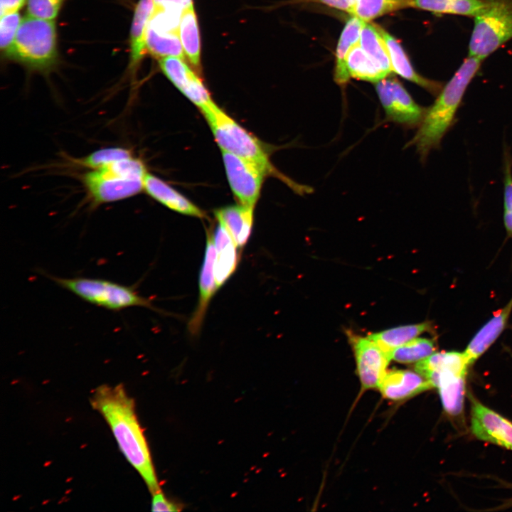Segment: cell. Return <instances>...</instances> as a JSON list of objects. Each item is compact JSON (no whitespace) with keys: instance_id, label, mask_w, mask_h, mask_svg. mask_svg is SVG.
Masks as SVG:
<instances>
[{"instance_id":"obj_1","label":"cell","mask_w":512,"mask_h":512,"mask_svg":"<svg viewBox=\"0 0 512 512\" xmlns=\"http://www.w3.org/2000/svg\"><path fill=\"white\" fill-rule=\"evenodd\" d=\"M110 426L127 460L140 474L151 494L160 491L144 432L135 413L134 402L122 385L97 387L90 398Z\"/></svg>"},{"instance_id":"obj_2","label":"cell","mask_w":512,"mask_h":512,"mask_svg":"<svg viewBox=\"0 0 512 512\" xmlns=\"http://www.w3.org/2000/svg\"><path fill=\"white\" fill-rule=\"evenodd\" d=\"M482 60L468 56L443 86L434 103L405 148L415 146L425 163L430 151L437 149L443 137L455 123L456 114L469 84L480 70Z\"/></svg>"},{"instance_id":"obj_3","label":"cell","mask_w":512,"mask_h":512,"mask_svg":"<svg viewBox=\"0 0 512 512\" xmlns=\"http://www.w3.org/2000/svg\"><path fill=\"white\" fill-rule=\"evenodd\" d=\"M221 151L236 155L261 168L267 176L278 178L300 195L311 193L314 188L300 184L279 172L271 163L260 141L243 128L215 103L201 111Z\"/></svg>"},{"instance_id":"obj_4","label":"cell","mask_w":512,"mask_h":512,"mask_svg":"<svg viewBox=\"0 0 512 512\" xmlns=\"http://www.w3.org/2000/svg\"><path fill=\"white\" fill-rule=\"evenodd\" d=\"M147 172L143 161L132 156L89 170L81 180L92 205L99 206L127 199L144 191Z\"/></svg>"},{"instance_id":"obj_5","label":"cell","mask_w":512,"mask_h":512,"mask_svg":"<svg viewBox=\"0 0 512 512\" xmlns=\"http://www.w3.org/2000/svg\"><path fill=\"white\" fill-rule=\"evenodd\" d=\"M464 353H434L416 363L415 370L437 388L444 412L451 417L462 415L468 369Z\"/></svg>"},{"instance_id":"obj_6","label":"cell","mask_w":512,"mask_h":512,"mask_svg":"<svg viewBox=\"0 0 512 512\" xmlns=\"http://www.w3.org/2000/svg\"><path fill=\"white\" fill-rule=\"evenodd\" d=\"M56 46L55 21L27 15L21 19L9 58L46 72L55 64Z\"/></svg>"},{"instance_id":"obj_7","label":"cell","mask_w":512,"mask_h":512,"mask_svg":"<svg viewBox=\"0 0 512 512\" xmlns=\"http://www.w3.org/2000/svg\"><path fill=\"white\" fill-rule=\"evenodd\" d=\"M512 39V0H493L474 18L468 56L484 60Z\"/></svg>"},{"instance_id":"obj_8","label":"cell","mask_w":512,"mask_h":512,"mask_svg":"<svg viewBox=\"0 0 512 512\" xmlns=\"http://www.w3.org/2000/svg\"><path fill=\"white\" fill-rule=\"evenodd\" d=\"M56 284L85 301L111 310L131 306L151 308V302L132 287L100 279L50 277Z\"/></svg>"},{"instance_id":"obj_9","label":"cell","mask_w":512,"mask_h":512,"mask_svg":"<svg viewBox=\"0 0 512 512\" xmlns=\"http://www.w3.org/2000/svg\"><path fill=\"white\" fill-rule=\"evenodd\" d=\"M375 90L385 112V121L405 129H417L427 107L417 103L395 78H385L375 82Z\"/></svg>"},{"instance_id":"obj_10","label":"cell","mask_w":512,"mask_h":512,"mask_svg":"<svg viewBox=\"0 0 512 512\" xmlns=\"http://www.w3.org/2000/svg\"><path fill=\"white\" fill-rule=\"evenodd\" d=\"M222 156L229 185L238 203L255 208L266 173L236 155L222 151Z\"/></svg>"},{"instance_id":"obj_11","label":"cell","mask_w":512,"mask_h":512,"mask_svg":"<svg viewBox=\"0 0 512 512\" xmlns=\"http://www.w3.org/2000/svg\"><path fill=\"white\" fill-rule=\"evenodd\" d=\"M471 432L478 439L512 450V422L483 405L471 393Z\"/></svg>"},{"instance_id":"obj_12","label":"cell","mask_w":512,"mask_h":512,"mask_svg":"<svg viewBox=\"0 0 512 512\" xmlns=\"http://www.w3.org/2000/svg\"><path fill=\"white\" fill-rule=\"evenodd\" d=\"M351 340L362 389L378 388L387 372L390 355L368 336H351Z\"/></svg>"},{"instance_id":"obj_13","label":"cell","mask_w":512,"mask_h":512,"mask_svg":"<svg viewBox=\"0 0 512 512\" xmlns=\"http://www.w3.org/2000/svg\"><path fill=\"white\" fill-rule=\"evenodd\" d=\"M159 63L166 78L201 112L215 104L202 80L185 63V60L167 56L160 58Z\"/></svg>"},{"instance_id":"obj_14","label":"cell","mask_w":512,"mask_h":512,"mask_svg":"<svg viewBox=\"0 0 512 512\" xmlns=\"http://www.w3.org/2000/svg\"><path fill=\"white\" fill-rule=\"evenodd\" d=\"M206 238L205 255L199 276L198 304L188 324V331L193 336L198 334L208 304L216 290L218 289L214 272L216 250L213 235L208 233Z\"/></svg>"},{"instance_id":"obj_15","label":"cell","mask_w":512,"mask_h":512,"mask_svg":"<svg viewBox=\"0 0 512 512\" xmlns=\"http://www.w3.org/2000/svg\"><path fill=\"white\" fill-rule=\"evenodd\" d=\"M433 388L429 380L417 371L410 370L386 372L378 386L384 398L394 401L411 398Z\"/></svg>"},{"instance_id":"obj_16","label":"cell","mask_w":512,"mask_h":512,"mask_svg":"<svg viewBox=\"0 0 512 512\" xmlns=\"http://www.w3.org/2000/svg\"><path fill=\"white\" fill-rule=\"evenodd\" d=\"M144 191L151 198L179 213L198 218H206L204 211L190 200L155 175L147 172Z\"/></svg>"},{"instance_id":"obj_17","label":"cell","mask_w":512,"mask_h":512,"mask_svg":"<svg viewBox=\"0 0 512 512\" xmlns=\"http://www.w3.org/2000/svg\"><path fill=\"white\" fill-rule=\"evenodd\" d=\"M512 311V298L508 304L477 331L463 352L469 366L472 365L496 341L506 329Z\"/></svg>"},{"instance_id":"obj_18","label":"cell","mask_w":512,"mask_h":512,"mask_svg":"<svg viewBox=\"0 0 512 512\" xmlns=\"http://www.w3.org/2000/svg\"><path fill=\"white\" fill-rule=\"evenodd\" d=\"M376 27L387 45L393 71L407 80L422 87L432 95L437 96L442 89L443 83L426 78L417 73L414 70L408 57L398 41L381 27Z\"/></svg>"},{"instance_id":"obj_19","label":"cell","mask_w":512,"mask_h":512,"mask_svg":"<svg viewBox=\"0 0 512 512\" xmlns=\"http://www.w3.org/2000/svg\"><path fill=\"white\" fill-rule=\"evenodd\" d=\"M212 235L216 250L215 278L219 289L235 272L239 262V253L232 235L222 223L218 221Z\"/></svg>"},{"instance_id":"obj_20","label":"cell","mask_w":512,"mask_h":512,"mask_svg":"<svg viewBox=\"0 0 512 512\" xmlns=\"http://www.w3.org/2000/svg\"><path fill=\"white\" fill-rule=\"evenodd\" d=\"M253 207L238 203L217 209L215 215L232 235L238 248L245 245L253 224Z\"/></svg>"},{"instance_id":"obj_21","label":"cell","mask_w":512,"mask_h":512,"mask_svg":"<svg viewBox=\"0 0 512 512\" xmlns=\"http://www.w3.org/2000/svg\"><path fill=\"white\" fill-rule=\"evenodd\" d=\"M493 0H411V7L437 14H451L469 17L484 11Z\"/></svg>"},{"instance_id":"obj_22","label":"cell","mask_w":512,"mask_h":512,"mask_svg":"<svg viewBox=\"0 0 512 512\" xmlns=\"http://www.w3.org/2000/svg\"><path fill=\"white\" fill-rule=\"evenodd\" d=\"M365 23L357 16H352L340 36L336 52L334 71V80L339 85H345L351 79L346 68L347 56L351 50L359 43L361 29Z\"/></svg>"},{"instance_id":"obj_23","label":"cell","mask_w":512,"mask_h":512,"mask_svg":"<svg viewBox=\"0 0 512 512\" xmlns=\"http://www.w3.org/2000/svg\"><path fill=\"white\" fill-rule=\"evenodd\" d=\"M153 11V0H139L136 6L130 33L132 69L137 68L147 50L146 31Z\"/></svg>"},{"instance_id":"obj_24","label":"cell","mask_w":512,"mask_h":512,"mask_svg":"<svg viewBox=\"0 0 512 512\" xmlns=\"http://www.w3.org/2000/svg\"><path fill=\"white\" fill-rule=\"evenodd\" d=\"M178 35L186 57L196 71H198L201 65V40L193 6L186 9L182 13Z\"/></svg>"},{"instance_id":"obj_25","label":"cell","mask_w":512,"mask_h":512,"mask_svg":"<svg viewBox=\"0 0 512 512\" xmlns=\"http://www.w3.org/2000/svg\"><path fill=\"white\" fill-rule=\"evenodd\" d=\"M431 323L425 321L415 324L400 326L368 336L383 350L389 353L396 348L432 329Z\"/></svg>"},{"instance_id":"obj_26","label":"cell","mask_w":512,"mask_h":512,"mask_svg":"<svg viewBox=\"0 0 512 512\" xmlns=\"http://www.w3.org/2000/svg\"><path fill=\"white\" fill-rule=\"evenodd\" d=\"M346 68L351 78L377 82L388 74L380 69L360 46V42L349 52Z\"/></svg>"},{"instance_id":"obj_27","label":"cell","mask_w":512,"mask_h":512,"mask_svg":"<svg viewBox=\"0 0 512 512\" xmlns=\"http://www.w3.org/2000/svg\"><path fill=\"white\" fill-rule=\"evenodd\" d=\"M360 46L380 69L388 75L393 71L387 45L375 26L365 23L361 32Z\"/></svg>"},{"instance_id":"obj_28","label":"cell","mask_w":512,"mask_h":512,"mask_svg":"<svg viewBox=\"0 0 512 512\" xmlns=\"http://www.w3.org/2000/svg\"><path fill=\"white\" fill-rule=\"evenodd\" d=\"M146 49L157 58L176 56L185 60V54L178 33L167 32L148 26L146 31Z\"/></svg>"},{"instance_id":"obj_29","label":"cell","mask_w":512,"mask_h":512,"mask_svg":"<svg viewBox=\"0 0 512 512\" xmlns=\"http://www.w3.org/2000/svg\"><path fill=\"white\" fill-rule=\"evenodd\" d=\"M411 7V0H356L353 16L369 22L383 15Z\"/></svg>"},{"instance_id":"obj_30","label":"cell","mask_w":512,"mask_h":512,"mask_svg":"<svg viewBox=\"0 0 512 512\" xmlns=\"http://www.w3.org/2000/svg\"><path fill=\"white\" fill-rule=\"evenodd\" d=\"M435 350L432 339L417 337L395 348L391 352V360L400 363H417L434 353Z\"/></svg>"},{"instance_id":"obj_31","label":"cell","mask_w":512,"mask_h":512,"mask_svg":"<svg viewBox=\"0 0 512 512\" xmlns=\"http://www.w3.org/2000/svg\"><path fill=\"white\" fill-rule=\"evenodd\" d=\"M132 156L134 155L129 149L119 146L107 147L92 151L85 157L76 160V163L79 166L92 170Z\"/></svg>"},{"instance_id":"obj_32","label":"cell","mask_w":512,"mask_h":512,"mask_svg":"<svg viewBox=\"0 0 512 512\" xmlns=\"http://www.w3.org/2000/svg\"><path fill=\"white\" fill-rule=\"evenodd\" d=\"M503 223L508 237L512 238V155L504 144L503 151Z\"/></svg>"},{"instance_id":"obj_33","label":"cell","mask_w":512,"mask_h":512,"mask_svg":"<svg viewBox=\"0 0 512 512\" xmlns=\"http://www.w3.org/2000/svg\"><path fill=\"white\" fill-rule=\"evenodd\" d=\"M21 19L17 12L1 17L0 47L6 57L10 56Z\"/></svg>"},{"instance_id":"obj_34","label":"cell","mask_w":512,"mask_h":512,"mask_svg":"<svg viewBox=\"0 0 512 512\" xmlns=\"http://www.w3.org/2000/svg\"><path fill=\"white\" fill-rule=\"evenodd\" d=\"M64 0H27V15L46 20L58 16Z\"/></svg>"},{"instance_id":"obj_35","label":"cell","mask_w":512,"mask_h":512,"mask_svg":"<svg viewBox=\"0 0 512 512\" xmlns=\"http://www.w3.org/2000/svg\"><path fill=\"white\" fill-rule=\"evenodd\" d=\"M151 510L153 511H179L181 508L167 499L160 490L152 494Z\"/></svg>"},{"instance_id":"obj_36","label":"cell","mask_w":512,"mask_h":512,"mask_svg":"<svg viewBox=\"0 0 512 512\" xmlns=\"http://www.w3.org/2000/svg\"><path fill=\"white\" fill-rule=\"evenodd\" d=\"M154 9H164L183 13V11L193 6V0H153Z\"/></svg>"},{"instance_id":"obj_37","label":"cell","mask_w":512,"mask_h":512,"mask_svg":"<svg viewBox=\"0 0 512 512\" xmlns=\"http://www.w3.org/2000/svg\"><path fill=\"white\" fill-rule=\"evenodd\" d=\"M329 6L343 11L352 16L354 14L356 0H317Z\"/></svg>"},{"instance_id":"obj_38","label":"cell","mask_w":512,"mask_h":512,"mask_svg":"<svg viewBox=\"0 0 512 512\" xmlns=\"http://www.w3.org/2000/svg\"><path fill=\"white\" fill-rule=\"evenodd\" d=\"M24 3L25 0H0V16L16 13Z\"/></svg>"},{"instance_id":"obj_39","label":"cell","mask_w":512,"mask_h":512,"mask_svg":"<svg viewBox=\"0 0 512 512\" xmlns=\"http://www.w3.org/2000/svg\"><path fill=\"white\" fill-rule=\"evenodd\" d=\"M511 487H512V485H511ZM509 507H512V498L504 501L500 506H497L496 508H494L493 510L494 511L502 510V509L508 508Z\"/></svg>"}]
</instances>
